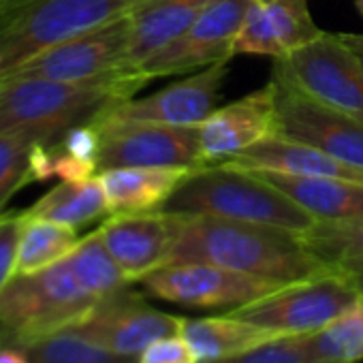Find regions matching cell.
Returning <instances> with one entry per match:
<instances>
[{"label": "cell", "instance_id": "1", "mask_svg": "<svg viewBox=\"0 0 363 363\" xmlns=\"http://www.w3.org/2000/svg\"><path fill=\"white\" fill-rule=\"evenodd\" d=\"M186 261L212 263L280 284L310 280L335 269L306 246L301 233L206 214H184V229L171 263Z\"/></svg>", "mask_w": 363, "mask_h": 363}, {"label": "cell", "instance_id": "2", "mask_svg": "<svg viewBox=\"0 0 363 363\" xmlns=\"http://www.w3.org/2000/svg\"><path fill=\"white\" fill-rule=\"evenodd\" d=\"M145 84L147 79L135 71H113L84 82L5 77L0 79V133H20L52 145L71 128L99 122Z\"/></svg>", "mask_w": 363, "mask_h": 363}, {"label": "cell", "instance_id": "3", "mask_svg": "<svg viewBox=\"0 0 363 363\" xmlns=\"http://www.w3.org/2000/svg\"><path fill=\"white\" fill-rule=\"evenodd\" d=\"M162 210L282 227L301 235L318 223L255 171L225 164L195 169L169 197Z\"/></svg>", "mask_w": 363, "mask_h": 363}, {"label": "cell", "instance_id": "4", "mask_svg": "<svg viewBox=\"0 0 363 363\" xmlns=\"http://www.w3.org/2000/svg\"><path fill=\"white\" fill-rule=\"evenodd\" d=\"M145 3L150 0H9L0 9V77L60 41L133 16Z\"/></svg>", "mask_w": 363, "mask_h": 363}, {"label": "cell", "instance_id": "5", "mask_svg": "<svg viewBox=\"0 0 363 363\" xmlns=\"http://www.w3.org/2000/svg\"><path fill=\"white\" fill-rule=\"evenodd\" d=\"M99 301L82 286L69 259L35 274H16L0 291V329L11 344L69 329Z\"/></svg>", "mask_w": 363, "mask_h": 363}, {"label": "cell", "instance_id": "6", "mask_svg": "<svg viewBox=\"0 0 363 363\" xmlns=\"http://www.w3.org/2000/svg\"><path fill=\"white\" fill-rule=\"evenodd\" d=\"M272 75L363 122V62L342 41V35L325 33L306 48L274 58Z\"/></svg>", "mask_w": 363, "mask_h": 363}, {"label": "cell", "instance_id": "7", "mask_svg": "<svg viewBox=\"0 0 363 363\" xmlns=\"http://www.w3.org/2000/svg\"><path fill=\"white\" fill-rule=\"evenodd\" d=\"M143 291L156 299L193 310H238L257 299H263L278 289L280 282L246 276L212 263H169L141 282Z\"/></svg>", "mask_w": 363, "mask_h": 363}, {"label": "cell", "instance_id": "8", "mask_svg": "<svg viewBox=\"0 0 363 363\" xmlns=\"http://www.w3.org/2000/svg\"><path fill=\"white\" fill-rule=\"evenodd\" d=\"M357 297L359 291L333 269L310 280L286 284L263 299L231 310V314L282 335H308L331 323Z\"/></svg>", "mask_w": 363, "mask_h": 363}, {"label": "cell", "instance_id": "9", "mask_svg": "<svg viewBox=\"0 0 363 363\" xmlns=\"http://www.w3.org/2000/svg\"><path fill=\"white\" fill-rule=\"evenodd\" d=\"M99 173L120 167H206L199 126L101 122Z\"/></svg>", "mask_w": 363, "mask_h": 363}, {"label": "cell", "instance_id": "10", "mask_svg": "<svg viewBox=\"0 0 363 363\" xmlns=\"http://www.w3.org/2000/svg\"><path fill=\"white\" fill-rule=\"evenodd\" d=\"M133 37V16L96 30L60 41L16 67L5 77H43L54 82H84L113 71H126ZM0 77V79H5Z\"/></svg>", "mask_w": 363, "mask_h": 363}, {"label": "cell", "instance_id": "11", "mask_svg": "<svg viewBox=\"0 0 363 363\" xmlns=\"http://www.w3.org/2000/svg\"><path fill=\"white\" fill-rule=\"evenodd\" d=\"M272 79L276 84L274 135L308 143L363 169V122L312 99L278 75H272Z\"/></svg>", "mask_w": 363, "mask_h": 363}, {"label": "cell", "instance_id": "12", "mask_svg": "<svg viewBox=\"0 0 363 363\" xmlns=\"http://www.w3.org/2000/svg\"><path fill=\"white\" fill-rule=\"evenodd\" d=\"M248 7L250 0H212L186 33L141 62L135 73L150 82L154 77L201 71L231 60L235 56L233 43Z\"/></svg>", "mask_w": 363, "mask_h": 363}, {"label": "cell", "instance_id": "13", "mask_svg": "<svg viewBox=\"0 0 363 363\" xmlns=\"http://www.w3.org/2000/svg\"><path fill=\"white\" fill-rule=\"evenodd\" d=\"M182 229L184 214L167 210L109 214L99 227L107 250L130 282H141L171 263Z\"/></svg>", "mask_w": 363, "mask_h": 363}, {"label": "cell", "instance_id": "14", "mask_svg": "<svg viewBox=\"0 0 363 363\" xmlns=\"http://www.w3.org/2000/svg\"><path fill=\"white\" fill-rule=\"evenodd\" d=\"M182 323L184 316L156 310L145 303L141 295L126 289L105 301H99L69 329L84 333L92 342L118 354L137 357L154 340L179 333Z\"/></svg>", "mask_w": 363, "mask_h": 363}, {"label": "cell", "instance_id": "15", "mask_svg": "<svg viewBox=\"0 0 363 363\" xmlns=\"http://www.w3.org/2000/svg\"><path fill=\"white\" fill-rule=\"evenodd\" d=\"M229 60L216 62L195 75L175 82L143 99L116 105L99 122H154L171 126H199L218 109L220 86L227 79Z\"/></svg>", "mask_w": 363, "mask_h": 363}, {"label": "cell", "instance_id": "16", "mask_svg": "<svg viewBox=\"0 0 363 363\" xmlns=\"http://www.w3.org/2000/svg\"><path fill=\"white\" fill-rule=\"evenodd\" d=\"M323 35L306 0H250L233 54L282 58Z\"/></svg>", "mask_w": 363, "mask_h": 363}, {"label": "cell", "instance_id": "17", "mask_svg": "<svg viewBox=\"0 0 363 363\" xmlns=\"http://www.w3.org/2000/svg\"><path fill=\"white\" fill-rule=\"evenodd\" d=\"M274 128L276 84L269 79L265 88H259L240 101L218 107L203 124H199L203 160L206 164H214L233 158L261 139L274 135Z\"/></svg>", "mask_w": 363, "mask_h": 363}, {"label": "cell", "instance_id": "18", "mask_svg": "<svg viewBox=\"0 0 363 363\" xmlns=\"http://www.w3.org/2000/svg\"><path fill=\"white\" fill-rule=\"evenodd\" d=\"M233 169L244 171H269L282 175H312V177H342L363 184V169L348 164L335 156H329L308 143L286 139L280 135H269L248 150L223 162Z\"/></svg>", "mask_w": 363, "mask_h": 363}, {"label": "cell", "instance_id": "19", "mask_svg": "<svg viewBox=\"0 0 363 363\" xmlns=\"http://www.w3.org/2000/svg\"><path fill=\"white\" fill-rule=\"evenodd\" d=\"M195 169L186 167H120L99 173L109 214L162 210Z\"/></svg>", "mask_w": 363, "mask_h": 363}, {"label": "cell", "instance_id": "20", "mask_svg": "<svg viewBox=\"0 0 363 363\" xmlns=\"http://www.w3.org/2000/svg\"><path fill=\"white\" fill-rule=\"evenodd\" d=\"M272 186L280 189L318 223L350 220L363 216V184L342 177L282 175L255 171Z\"/></svg>", "mask_w": 363, "mask_h": 363}, {"label": "cell", "instance_id": "21", "mask_svg": "<svg viewBox=\"0 0 363 363\" xmlns=\"http://www.w3.org/2000/svg\"><path fill=\"white\" fill-rule=\"evenodd\" d=\"M212 0H150L133 13V37L126 71H135L150 56L167 48L201 16Z\"/></svg>", "mask_w": 363, "mask_h": 363}, {"label": "cell", "instance_id": "22", "mask_svg": "<svg viewBox=\"0 0 363 363\" xmlns=\"http://www.w3.org/2000/svg\"><path fill=\"white\" fill-rule=\"evenodd\" d=\"M182 335L189 340L193 350L199 357V363L233 357L278 337L282 333L255 325L246 318H240L231 312L218 316H203V318H186L182 323Z\"/></svg>", "mask_w": 363, "mask_h": 363}, {"label": "cell", "instance_id": "23", "mask_svg": "<svg viewBox=\"0 0 363 363\" xmlns=\"http://www.w3.org/2000/svg\"><path fill=\"white\" fill-rule=\"evenodd\" d=\"M30 218L52 220L71 229H82L88 223L109 216L107 197L99 175L82 182L62 179V184L43 195L33 208L24 210Z\"/></svg>", "mask_w": 363, "mask_h": 363}, {"label": "cell", "instance_id": "24", "mask_svg": "<svg viewBox=\"0 0 363 363\" xmlns=\"http://www.w3.org/2000/svg\"><path fill=\"white\" fill-rule=\"evenodd\" d=\"M303 344L310 363L363 361V295L323 329L303 335Z\"/></svg>", "mask_w": 363, "mask_h": 363}, {"label": "cell", "instance_id": "25", "mask_svg": "<svg viewBox=\"0 0 363 363\" xmlns=\"http://www.w3.org/2000/svg\"><path fill=\"white\" fill-rule=\"evenodd\" d=\"M77 229L43 218H30L24 214L16 274H35L67 259L77 246Z\"/></svg>", "mask_w": 363, "mask_h": 363}, {"label": "cell", "instance_id": "26", "mask_svg": "<svg viewBox=\"0 0 363 363\" xmlns=\"http://www.w3.org/2000/svg\"><path fill=\"white\" fill-rule=\"evenodd\" d=\"M73 274L82 282V286L96 299L105 301L122 291H126L133 282L124 276L120 265L113 261L107 250L101 231H92L86 238H79L73 252L67 257Z\"/></svg>", "mask_w": 363, "mask_h": 363}, {"label": "cell", "instance_id": "27", "mask_svg": "<svg viewBox=\"0 0 363 363\" xmlns=\"http://www.w3.org/2000/svg\"><path fill=\"white\" fill-rule=\"evenodd\" d=\"M18 346L33 363H137V357L118 354L75 329H60Z\"/></svg>", "mask_w": 363, "mask_h": 363}, {"label": "cell", "instance_id": "28", "mask_svg": "<svg viewBox=\"0 0 363 363\" xmlns=\"http://www.w3.org/2000/svg\"><path fill=\"white\" fill-rule=\"evenodd\" d=\"M306 246L329 265L363 259V216L350 220L316 223L303 235Z\"/></svg>", "mask_w": 363, "mask_h": 363}, {"label": "cell", "instance_id": "29", "mask_svg": "<svg viewBox=\"0 0 363 363\" xmlns=\"http://www.w3.org/2000/svg\"><path fill=\"white\" fill-rule=\"evenodd\" d=\"M35 147L37 141L20 133H0V214L20 189L35 182Z\"/></svg>", "mask_w": 363, "mask_h": 363}, {"label": "cell", "instance_id": "30", "mask_svg": "<svg viewBox=\"0 0 363 363\" xmlns=\"http://www.w3.org/2000/svg\"><path fill=\"white\" fill-rule=\"evenodd\" d=\"M208 363H310L303 335H284L252 350Z\"/></svg>", "mask_w": 363, "mask_h": 363}, {"label": "cell", "instance_id": "31", "mask_svg": "<svg viewBox=\"0 0 363 363\" xmlns=\"http://www.w3.org/2000/svg\"><path fill=\"white\" fill-rule=\"evenodd\" d=\"M137 363H199L197 352L182 333L154 340L137 354Z\"/></svg>", "mask_w": 363, "mask_h": 363}, {"label": "cell", "instance_id": "32", "mask_svg": "<svg viewBox=\"0 0 363 363\" xmlns=\"http://www.w3.org/2000/svg\"><path fill=\"white\" fill-rule=\"evenodd\" d=\"M22 220H24V212L0 214V291L16 276Z\"/></svg>", "mask_w": 363, "mask_h": 363}, {"label": "cell", "instance_id": "33", "mask_svg": "<svg viewBox=\"0 0 363 363\" xmlns=\"http://www.w3.org/2000/svg\"><path fill=\"white\" fill-rule=\"evenodd\" d=\"M335 269L359 291V295H363V259H352V261L337 263Z\"/></svg>", "mask_w": 363, "mask_h": 363}, {"label": "cell", "instance_id": "34", "mask_svg": "<svg viewBox=\"0 0 363 363\" xmlns=\"http://www.w3.org/2000/svg\"><path fill=\"white\" fill-rule=\"evenodd\" d=\"M0 363H33V361H30V357L24 352L22 346L7 342V344L0 346Z\"/></svg>", "mask_w": 363, "mask_h": 363}, {"label": "cell", "instance_id": "35", "mask_svg": "<svg viewBox=\"0 0 363 363\" xmlns=\"http://www.w3.org/2000/svg\"><path fill=\"white\" fill-rule=\"evenodd\" d=\"M342 41L352 50V54L363 62V35H342Z\"/></svg>", "mask_w": 363, "mask_h": 363}, {"label": "cell", "instance_id": "36", "mask_svg": "<svg viewBox=\"0 0 363 363\" xmlns=\"http://www.w3.org/2000/svg\"><path fill=\"white\" fill-rule=\"evenodd\" d=\"M7 342H11V340H9V335H7V333H5L3 329H0V346H3V344H7Z\"/></svg>", "mask_w": 363, "mask_h": 363}, {"label": "cell", "instance_id": "37", "mask_svg": "<svg viewBox=\"0 0 363 363\" xmlns=\"http://www.w3.org/2000/svg\"><path fill=\"white\" fill-rule=\"evenodd\" d=\"M354 7H357V11H359L361 18H363V0H354Z\"/></svg>", "mask_w": 363, "mask_h": 363}, {"label": "cell", "instance_id": "38", "mask_svg": "<svg viewBox=\"0 0 363 363\" xmlns=\"http://www.w3.org/2000/svg\"><path fill=\"white\" fill-rule=\"evenodd\" d=\"M3 65H5V56H3V48H0V71H3Z\"/></svg>", "mask_w": 363, "mask_h": 363}, {"label": "cell", "instance_id": "39", "mask_svg": "<svg viewBox=\"0 0 363 363\" xmlns=\"http://www.w3.org/2000/svg\"><path fill=\"white\" fill-rule=\"evenodd\" d=\"M7 3H9V0H0V9H3V7H5Z\"/></svg>", "mask_w": 363, "mask_h": 363}]
</instances>
